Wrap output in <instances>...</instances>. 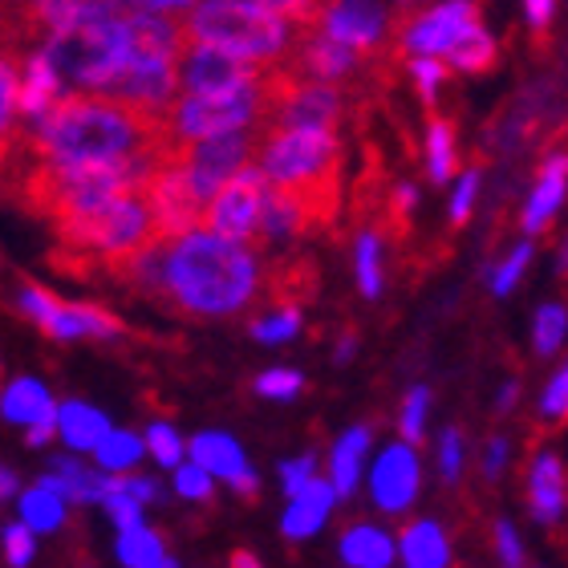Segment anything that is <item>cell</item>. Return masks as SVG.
Segmentation results:
<instances>
[{
	"label": "cell",
	"instance_id": "obj_7",
	"mask_svg": "<svg viewBox=\"0 0 568 568\" xmlns=\"http://www.w3.org/2000/svg\"><path fill=\"white\" fill-rule=\"evenodd\" d=\"M479 24H484L479 0H438L430 9L398 21V45L410 58H447Z\"/></svg>",
	"mask_w": 568,
	"mask_h": 568
},
{
	"label": "cell",
	"instance_id": "obj_10",
	"mask_svg": "<svg viewBox=\"0 0 568 568\" xmlns=\"http://www.w3.org/2000/svg\"><path fill=\"white\" fill-rule=\"evenodd\" d=\"M24 313L58 342H73V337H119L122 325L114 313L98 305H65L53 293H45L41 284H29L21 296Z\"/></svg>",
	"mask_w": 568,
	"mask_h": 568
},
{
	"label": "cell",
	"instance_id": "obj_38",
	"mask_svg": "<svg viewBox=\"0 0 568 568\" xmlns=\"http://www.w3.org/2000/svg\"><path fill=\"white\" fill-rule=\"evenodd\" d=\"M410 73H415V85L418 94H423L426 106H435L438 90H443V82H447V65L438 58H415L410 61Z\"/></svg>",
	"mask_w": 568,
	"mask_h": 568
},
{
	"label": "cell",
	"instance_id": "obj_25",
	"mask_svg": "<svg viewBox=\"0 0 568 568\" xmlns=\"http://www.w3.org/2000/svg\"><path fill=\"white\" fill-rule=\"evenodd\" d=\"M21 520L29 524L33 532H53V528L65 524V496L45 484H33L21 496Z\"/></svg>",
	"mask_w": 568,
	"mask_h": 568
},
{
	"label": "cell",
	"instance_id": "obj_47",
	"mask_svg": "<svg viewBox=\"0 0 568 568\" xmlns=\"http://www.w3.org/2000/svg\"><path fill=\"white\" fill-rule=\"evenodd\" d=\"M504 459H508V443H504V438H491L487 450H484V475L487 479H496L499 467H504Z\"/></svg>",
	"mask_w": 568,
	"mask_h": 568
},
{
	"label": "cell",
	"instance_id": "obj_48",
	"mask_svg": "<svg viewBox=\"0 0 568 568\" xmlns=\"http://www.w3.org/2000/svg\"><path fill=\"white\" fill-rule=\"evenodd\" d=\"M134 9H151V12H175V17H183V12H191L200 0H131Z\"/></svg>",
	"mask_w": 568,
	"mask_h": 568
},
{
	"label": "cell",
	"instance_id": "obj_28",
	"mask_svg": "<svg viewBox=\"0 0 568 568\" xmlns=\"http://www.w3.org/2000/svg\"><path fill=\"white\" fill-rule=\"evenodd\" d=\"M142 450H146V438L131 435V430H110L94 447V459L102 471H126L142 459Z\"/></svg>",
	"mask_w": 568,
	"mask_h": 568
},
{
	"label": "cell",
	"instance_id": "obj_27",
	"mask_svg": "<svg viewBox=\"0 0 568 568\" xmlns=\"http://www.w3.org/2000/svg\"><path fill=\"white\" fill-rule=\"evenodd\" d=\"M163 540L146 528V524H134V528H122L119 536V560L126 568H154L163 560Z\"/></svg>",
	"mask_w": 568,
	"mask_h": 568
},
{
	"label": "cell",
	"instance_id": "obj_3",
	"mask_svg": "<svg viewBox=\"0 0 568 568\" xmlns=\"http://www.w3.org/2000/svg\"><path fill=\"white\" fill-rule=\"evenodd\" d=\"M256 163L268 183L293 187L308 203L313 224L325 227L342 200V139L317 126H268Z\"/></svg>",
	"mask_w": 568,
	"mask_h": 568
},
{
	"label": "cell",
	"instance_id": "obj_36",
	"mask_svg": "<svg viewBox=\"0 0 568 568\" xmlns=\"http://www.w3.org/2000/svg\"><path fill=\"white\" fill-rule=\"evenodd\" d=\"M540 418L545 423H568V362L552 374V382L540 394Z\"/></svg>",
	"mask_w": 568,
	"mask_h": 568
},
{
	"label": "cell",
	"instance_id": "obj_44",
	"mask_svg": "<svg viewBox=\"0 0 568 568\" xmlns=\"http://www.w3.org/2000/svg\"><path fill=\"white\" fill-rule=\"evenodd\" d=\"M317 479V459L313 455H301V459H288L281 467V484H284V496H296V491H305L308 484Z\"/></svg>",
	"mask_w": 568,
	"mask_h": 568
},
{
	"label": "cell",
	"instance_id": "obj_24",
	"mask_svg": "<svg viewBox=\"0 0 568 568\" xmlns=\"http://www.w3.org/2000/svg\"><path fill=\"white\" fill-rule=\"evenodd\" d=\"M110 430H114L110 418L102 415V410H94V406H85V403H61L58 406V435H61L65 447L94 450Z\"/></svg>",
	"mask_w": 568,
	"mask_h": 568
},
{
	"label": "cell",
	"instance_id": "obj_21",
	"mask_svg": "<svg viewBox=\"0 0 568 568\" xmlns=\"http://www.w3.org/2000/svg\"><path fill=\"white\" fill-rule=\"evenodd\" d=\"M398 552L406 568H450L447 528L435 520H410L398 536Z\"/></svg>",
	"mask_w": 568,
	"mask_h": 568
},
{
	"label": "cell",
	"instance_id": "obj_55",
	"mask_svg": "<svg viewBox=\"0 0 568 568\" xmlns=\"http://www.w3.org/2000/svg\"><path fill=\"white\" fill-rule=\"evenodd\" d=\"M511 403H516V386H508V390L499 394V406H511Z\"/></svg>",
	"mask_w": 568,
	"mask_h": 568
},
{
	"label": "cell",
	"instance_id": "obj_18",
	"mask_svg": "<svg viewBox=\"0 0 568 568\" xmlns=\"http://www.w3.org/2000/svg\"><path fill=\"white\" fill-rule=\"evenodd\" d=\"M65 94V82H61L58 65L49 61L45 49H33L21 58V114L24 119H37L45 114L58 98Z\"/></svg>",
	"mask_w": 568,
	"mask_h": 568
},
{
	"label": "cell",
	"instance_id": "obj_52",
	"mask_svg": "<svg viewBox=\"0 0 568 568\" xmlns=\"http://www.w3.org/2000/svg\"><path fill=\"white\" fill-rule=\"evenodd\" d=\"M430 4H438V0H394V24L406 21V17H415V12L430 9Z\"/></svg>",
	"mask_w": 568,
	"mask_h": 568
},
{
	"label": "cell",
	"instance_id": "obj_14",
	"mask_svg": "<svg viewBox=\"0 0 568 568\" xmlns=\"http://www.w3.org/2000/svg\"><path fill=\"white\" fill-rule=\"evenodd\" d=\"M528 504H532V516L540 524H557L565 516L568 479H565V463L552 450H540L528 463Z\"/></svg>",
	"mask_w": 568,
	"mask_h": 568
},
{
	"label": "cell",
	"instance_id": "obj_51",
	"mask_svg": "<svg viewBox=\"0 0 568 568\" xmlns=\"http://www.w3.org/2000/svg\"><path fill=\"white\" fill-rule=\"evenodd\" d=\"M126 491H131L134 499H142V504L159 499V484H154V479H146V475H134V479H126Z\"/></svg>",
	"mask_w": 568,
	"mask_h": 568
},
{
	"label": "cell",
	"instance_id": "obj_31",
	"mask_svg": "<svg viewBox=\"0 0 568 568\" xmlns=\"http://www.w3.org/2000/svg\"><path fill=\"white\" fill-rule=\"evenodd\" d=\"M568 337V308L565 305H540V313H536L532 321V345L536 354L552 357L565 345Z\"/></svg>",
	"mask_w": 568,
	"mask_h": 568
},
{
	"label": "cell",
	"instance_id": "obj_30",
	"mask_svg": "<svg viewBox=\"0 0 568 568\" xmlns=\"http://www.w3.org/2000/svg\"><path fill=\"white\" fill-rule=\"evenodd\" d=\"M354 264H357V288H362V296L374 301V296L382 293V236L378 232H362V236H357Z\"/></svg>",
	"mask_w": 568,
	"mask_h": 568
},
{
	"label": "cell",
	"instance_id": "obj_43",
	"mask_svg": "<svg viewBox=\"0 0 568 568\" xmlns=\"http://www.w3.org/2000/svg\"><path fill=\"white\" fill-rule=\"evenodd\" d=\"M438 471H443L447 484H455L463 471V435L455 430V426L443 430V438H438Z\"/></svg>",
	"mask_w": 568,
	"mask_h": 568
},
{
	"label": "cell",
	"instance_id": "obj_12",
	"mask_svg": "<svg viewBox=\"0 0 568 568\" xmlns=\"http://www.w3.org/2000/svg\"><path fill=\"white\" fill-rule=\"evenodd\" d=\"M321 29L333 33L337 41L354 45L357 53H374V49L386 41V29H390V12L374 4V0H325L321 9Z\"/></svg>",
	"mask_w": 568,
	"mask_h": 568
},
{
	"label": "cell",
	"instance_id": "obj_39",
	"mask_svg": "<svg viewBox=\"0 0 568 568\" xmlns=\"http://www.w3.org/2000/svg\"><path fill=\"white\" fill-rule=\"evenodd\" d=\"M528 264H532V244L524 240V244H516V248H511L508 261H504V264L496 268V273H491V288H496L499 296L511 293V288H516V281L524 276V268H528Z\"/></svg>",
	"mask_w": 568,
	"mask_h": 568
},
{
	"label": "cell",
	"instance_id": "obj_50",
	"mask_svg": "<svg viewBox=\"0 0 568 568\" xmlns=\"http://www.w3.org/2000/svg\"><path fill=\"white\" fill-rule=\"evenodd\" d=\"M524 12H528V24L532 29H545L552 21V0H524Z\"/></svg>",
	"mask_w": 568,
	"mask_h": 568
},
{
	"label": "cell",
	"instance_id": "obj_20",
	"mask_svg": "<svg viewBox=\"0 0 568 568\" xmlns=\"http://www.w3.org/2000/svg\"><path fill=\"white\" fill-rule=\"evenodd\" d=\"M41 484L61 491V496L73 499V504H94V499H102L106 491H114V487H126V479H119V475H98L94 467H82L78 459H58L53 471H49Z\"/></svg>",
	"mask_w": 568,
	"mask_h": 568
},
{
	"label": "cell",
	"instance_id": "obj_8",
	"mask_svg": "<svg viewBox=\"0 0 568 568\" xmlns=\"http://www.w3.org/2000/svg\"><path fill=\"white\" fill-rule=\"evenodd\" d=\"M268 187H273V183H268L261 163L240 166L236 175L215 191V200L207 203L203 227H212V232H220V236H227V240H256Z\"/></svg>",
	"mask_w": 568,
	"mask_h": 568
},
{
	"label": "cell",
	"instance_id": "obj_45",
	"mask_svg": "<svg viewBox=\"0 0 568 568\" xmlns=\"http://www.w3.org/2000/svg\"><path fill=\"white\" fill-rule=\"evenodd\" d=\"M475 195H479V171L471 166V171L459 179V187H455V200H450V224H463V220L471 215Z\"/></svg>",
	"mask_w": 568,
	"mask_h": 568
},
{
	"label": "cell",
	"instance_id": "obj_6",
	"mask_svg": "<svg viewBox=\"0 0 568 568\" xmlns=\"http://www.w3.org/2000/svg\"><path fill=\"white\" fill-rule=\"evenodd\" d=\"M264 131H268V122H264V126H248V131L215 134V139H195V142L179 139L175 159H179V166H183V175H187L191 191L200 195L203 207L215 200V191L224 187L240 166L256 163Z\"/></svg>",
	"mask_w": 568,
	"mask_h": 568
},
{
	"label": "cell",
	"instance_id": "obj_34",
	"mask_svg": "<svg viewBox=\"0 0 568 568\" xmlns=\"http://www.w3.org/2000/svg\"><path fill=\"white\" fill-rule=\"evenodd\" d=\"M146 450H151L163 467L175 471L179 463H183V455H187V443H183V438H179L166 423H154L151 430H146Z\"/></svg>",
	"mask_w": 568,
	"mask_h": 568
},
{
	"label": "cell",
	"instance_id": "obj_1",
	"mask_svg": "<svg viewBox=\"0 0 568 568\" xmlns=\"http://www.w3.org/2000/svg\"><path fill=\"white\" fill-rule=\"evenodd\" d=\"M119 281L146 296H163L191 317H232L261 293V261L248 240L195 227L179 240H154L122 264Z\"/></svg>",
	"mask_w": 568,
	"mask_h": 568
},
{
	"label": "cell",
	"instance_id": "obj_26",
	"mask_svg": "<svg viewBox=\"0 0 568 568\" xmlns=\"http://www.w3.org/2000/svg\"><path fill=\"white\" fill-rule=\"evenodd\" d=\"M447 61L459 73H487L491 65H496V41H491V33H487L484 24H479V29H471V33L463 37L459 45L450 49Z\"/></svg>",
	"mask_w": 568,
	"mask_h": 568
},
{
	"label": "cell",
	"instance_id": "obj_40",
	"mask_svg": "<svg viewBox=\"0 0 568 568\" xmlns=\"http://www.w3.org/2000/svg\"><path fill=\"white\" fill-rule=\"evenodd\" d=\"M98 504L110 511V520L119 524V528H134V524H142V499H134L126 487H114V491H106Z\"/></svg>",
	"mask_w": 568,
	"mask_h": 568
},
{
	"label": "cell",
	"instance_id": "obj_15",
	"mask_svg": "<svg viewBox=\"0 0 568 568\" xmlns=\"http://www.w3.org/2000/svg\"><path fill=\"white\" fill-rule=\"evenodd\" d=\"M337 499L342 496H337L333 479H313L305 491L288 496V511H284V520H281V532L288 536V540H308V536H317L321 524L329 520V511Z\"/></svg>",
	"mask_w": 568,
	"mask_h": 568
},
{
	"label": "cell",
	"instance_id": "obj_32",
	"mask_svg": "<svg viewBox=\"0 0 568 568\" xmlns=\"http://www.w3.org/2000/svg\"><path fill=\"white\" fill-rule=\"evenodd\" d=\"M296 329H301V308L296 305H281L276 313H268V317H261L256 325H252V337L256 342H288V337H296Z\"/></svg>",
	"mask_w": 568,
	"mask_h": 568
},
{
	"label": "cell",
	"instance_id": "obj_5",
	"mask_svg": "<svg viewBox=\"0 0 568 568\" xmlns=\"http://www.w3.org/2000/svg\"><path fill=\"white\" fill-rule=\"evenodd\" d=\"M171 122H175V139L183 142L264 126L268 122L264 73L256 82L240 85V90H224V94H179L175 106H171Z\"/></svg>",
	"mask_w": 568,
	"mask_h": 568
},
{
	"label": "cell",
	"instance_id": "obj_22",
	"mask_svg": "<svg viewBox=\"0 0 568 568\" xmlns=\"http://www.w3.org/2000/svg\"><path fill=\"white\" fill-rule=\"evenodd\" d=\"M0 415L17 426H33L45 423V418H58V403L37 378H17L9 390L0 394Z\"/></svg>",
	"mask_w": 568,
	"mask_h": 568
},
{
	"label": "cell",
	"instance_id": "obj_23",
	"mask_svg": "<svg viewBox=\"0 0 568 568\" xmlns=\"http://www.w3.org/2000/svg\"><path fill=\"white\" fill-rule=\"evenodd\" d=\"M369 450V426H349L329 450V479L337 487V496H354L357 479H362V463Z\"/></svg>",
	"mask_w": 568,
	"mask_h": 568
},
{
	"label": "cell",
	"instance_id": "obj_42",
	"mask_svg": "<svg viewBox=\"0 0 568 568\" xmlns=\"http://www.w3.org/2000/svg\"><path fill=\"white\" fill-rule=\"evenodd\" d=\"M264 9L281 12L296 29H305V24H317L321 21V9H325V0H261Z\"/></svg>",
	"mask_w": 568,
	"mask_h": 568
},
{
	"label": "cell",
	"instance_id": "obj_41",
	"mask_svg": "<svg viewBox=\"0 0 568 568\" xmlns=\"http://www.w3.org/2000/svg\"><path fill=\"white\" fill-rule=\"evenodd\" d=\"M37 545H33V528L29 524H9L4 528V557H9L12 568H29V560H33Z\"/></svg>",
	"mask_w": 568,
	"mask_h": 568
},
{
	"label": "cell",
	"instance_id": "obj_53",
	"mask_svg": "<svg viewBox=\"0 0 568 568\" xmlns=\"http://www.w3.org/2000/svg\"><path fill=\"white\" fill-rule=\"evenodd\" d=\"M17 487H21L17 484V475H12L9 467H0V499H12L17 496Z\"/></svg>",
	"mask_w": 568,
	"mask_h": 568
},
{
	"label": "cell",
	"instance_id": "obj_35",
	"mask_svg": "<svg viewBox=\"0 0 568 568\" xmlns=\"http://www.w3.org/2000/svg\"><path fill=\"white\" fill-rule=\"evenodd\" d=\"M175 491L183 499H212L215 491V475L207 471V467H200V463H179L175 467Z\"/></svg>",
	"mask_w": 568,
	"mask_h": 568
},
{
	"label": "cell",
	"instance_id": "obj_2",
	"mask_svg": "<svg viewBox=\"0 0 568 568\" xmlns=\"http://www.w3.org/2000/svg\"><path fill=\"white\" fill-rule=\"evenodd\" d=\"M175 142L171 110L134 106L98 90H65L37 114L21 151L33 163L53 166H110L131 163L139 154L163 151Z\"/></svg>",
	"mask_w": 568,
	"mask_h": 568
},
{
	"label": "cell",
	"instance_id": "obj_13",
	"mask_svg": "<svg viewBox=\"0 0 568 568\" xmlns=\"http://www.w3.org/2000/svg\"><path fill=\"white\" fill-rule=\"evenodd\" d=\"M187 450H191V459L200 463V467H207L215 479H227L236 496L252 499L261 491V479H256V471H252L248 459H244V447H240L232 435H224V430H203V435L191 438Z\"/></svg>",
	"mask_w": 568,
	"mask_h": 568
},
{
	"label": "cell",
	"instance_id": "obj_37",
	"mask_svg": "<svg viewBox=\"0 0 568 568\" xmlns=\"http://www.w3.org/2000/svg\"><path fill=\"white\" fill-rule=\"evenodd\" d=\"M301 386H305V378H301L296 369H268V374L256 378V394H261V398H276V403L296 398Z\"/></svg>",
	"mask_w": 568,
	"mask_h": 568
},
{
	"label": "cell",
	"instance_id": "obj_56",
	"mask_svg": "<svg viewBox=\"0 0 568 568\" xmlns=\"http://www.w3.org/2000/svg\"><path fill=\"white\" fill-rule=\"evenodd\" d=\"M154 568H179V565H175V560H171V557H163V560H159V565H154Z\"/></svg>",
	"mask_w": 568,
	"mask_h": 568
},
{
	"label": "cell",
	"instance_id": "obj_49",
	"mask_svg": "<svg viewBox=\"0 0 568 568\" xmlns=\"http://www.w3.org/2000/svg\"><path fill=\"white\" fill-rule=\"evenodd\" d=\"M53 435H58V418H45V423L24 426V438H29V447H45Z\"/></svg>",
	"mask_w": 568,
	"mask_h": 568
},
{
	"label": "cell",
	"instance_id": "obj_9",
	"mask_svg": "<svg viewBox=\"0 0 568 568\" xmlns=\"http://www.w3.org/2000/svg\"><path fill=\"white\" fill-rule=\"evenodd\" d=\"M268 65L248 61L240 53H227L207 41H187L179 53V94H224L240 85L256 82Z\"/></svg>",
	"mask_w": 568,
	"mask_h": 568
},
{
	"label": "cell",
	"instance_id": "obj_29",
	"mask_svg": "<svg viewBox=\"0 0 568 568\" xmlns=\"http://www.w3.org/2000/svg\"><path fill=\"white\" fill-rule=\"evenodd\" d=\"M426 171L435 183H447L455 175V126L443 119H435L426 131Z\"/></svg>",
	"mask_w": 568,
	"mask_h": 568
},
{
	"label": "cell",
	"instance_id": "obj_11",
	"mask_svg": "<svg viewBox=\"0 0 568 568\" xmlns=\"http://www.w3.org/2000/svg\"><path fill=\"white\" fill-rule=\"evenodd\" d=\"M418 487H423V463L415 455V443H394L374 459V471H369V499L378 511H390V516H403V511L415 508Z\"/></svg>",
	"mask_w": 568,
	"mask_h": 568
},
{
	"label": "cell",
	"instance_id": "obj_19",
	"mask_svg": "<svg viewBox=\"0 0 568 568\" xmlns=\"http://www.w3.org/2000/svg\"><path fill=\"white\" fill-rule=\"evenodd\" d=\"M337 548H342V560L349 568H390L394 557H398V540L369 520L349 524Z\"/></svg>",
	"mask_w": 568,
	"mask_h": 568
},
{
	"label": "cell",
	"instance_id": "obj_16",
	"mask_svg": "<svg viewBox=\"0 0 568 568\" xmlns=\"http://www.w3.org/2000/svg\"><path fill=\"white\" fill-rule=\"evenodd\" d=\"M565 191H568V154H552V159L540 166L532 195L524 203V232H528V236H536V232H545V227L552 224L557 207L565 203Z\"/></svg>",
	"mask_w": 568,
	"mask_h": 568
},
{
	"label": "cell",
	"instance_id": "obj_54",
	"mask_svg": "<svg viewBox=\"0 0 568 568\" xmlns=\"http://www.w3.org/2000/svg\"><path fill=\"white\" fill-rule=\"evenodd\" d=\"M232 568H261V560L240 548V552H232Z\"/></svg>",
	"mask_w": 568,
	"mask_h": 568
},
{
	"label": "cell",
	"instance_id": "obj_46",
	"mask_svg": "<svg viewBox=\"0 0 568 568\" xmlns=\"http://www.w3.org/2000/svg\"><path fill=\"white\" fill-rule=\"evenodd\" d=\"M496 548H499L504 568H524V545H520V536H516V528H511L508 520L496 524Z\"/></svg>",
	"mask_w": 568,
	"mask_h": 568
},
{
	"label": "cell",
	"instance_id": "obj_17",
	"mask_svg": "<svg viewBox=\"0 0 568 568\" xmlns=\"http://www.w3.org/2000/svg\"><path fill=\"white\" fill-rule=\"evenodd\" d=\"M21 53L0 49V171H9L12 154L21 151Z\"/></svg>",
	"mask_w": 568,
	"mask_h": 568
},
{
	"label": "cell",
	"instance_id": "obj_33",
	"mask_svg": "<svg viewBox=\"0 0 568 568\" xmlns=\"http://www.w3.org/2000/svg\"><path fill=\"white\" fill-rule=\"evenodd\" d=\"M426 406H430V390L426 386H415V390L403 398V415H398V430H403L406 443H423L426 435Z\"/></svg>",
	"mask_w": 568,
	"mask_h": 568
},
{
	"label": "cell",
	"instance_id": "obj_4",
	"mask_svg": "<svg viewBox=\"0 0 568 568\" xmlns=\"http://www.w3.org/2000/svg\"><path fill=\"white\" fill-rule=\"evenodd\" d=\"M183 24L187 41H207L261 65L284 61L293 49V21L264 9L261 0H200L183 12Z\"/></svg>",
	"mask_w": 568,
	"mask_h": 568
}]
</instances>
